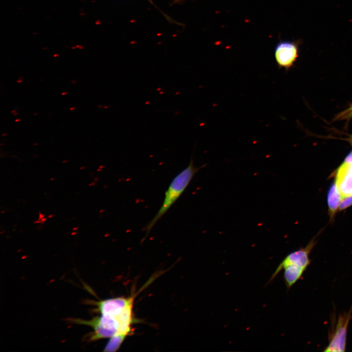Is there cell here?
Here are the masks:
<instances>
[{"instance_id":"6da1fadb","label":"cell","mask_w":352,"mask_h":352,"mask_svg":"<svg viewBox=\"0 0 352 352\" xmlns=\"http://www.w3.org/2000/svg\"><path fill=\"white\" fill-rule=\"evenodd\" d=\"M205 166L196 167L194 165V161L192 157L189 165L175 176L165 192L164 200L160 208L154 217L143 229V231L145 232L146 237L157 222L184 192L198 170Z\"/></svg>"},{"instance_id":"7a4b0ae2","label":"cell","mask_w":352,"mask_h":352,"mask_svg":"<svg viewBox=\"0 0 352 352\" xmlns=\"http://www.w3.org/2000/svg\"><path fill=\"white\" fill-rule=\"evenodd\" d=\"M134 296L117 297L95 302L96 310L101 315L115 321L120 329L130 324L134 320L133 306Z\"/></svg>"},{"instance_id":"3957f363","label":"cell","mask_w":352,"mask_h":352,"mask_svg":"<svg viewBox=\"0 0 352 352\" xmlns=\"http://www.w3.org/2000/svg\"><path fill=\"white\" fill-rule=\"evenodd\" d=\"M315 243L312 240L305 247L300 248L287 254L277 266L266 285L272 282L284 269L303 274L310 264L309 256Z\"/></svg>"},{"instance_id":"277c9868","label":"cell","mask_w":352,"mask_h":352,"mask_svg":"<svg viewBox=\"0 0 352 352\" xmlns=\"http://www.w3.org/2000/svg\"><path fill=\"white\" fill-rule=\"evenodd\" d=\"M352 318V309L340 314L329 332V344L325 352H344L346 346V337L349 323Z\"/></svg>"},{"instance_id":"5b68a950","label":"cell","mask_w":352,"mask_h":352,"mask_svg":"<svg viewBox=\"0 0 352 352\" xmlns=\"http://www.w3.org/2000/svg\"><path fill=\"white\" fill-rule=\"evenodd\" d=\"M298 41H281L275 46L274 58L279 68L288 71L296 61L299 52Z\"/></svg>"},{"instance_id":"8992f818","label":"cell","mask_w":352,"mask_h":352,"mask_svg":"<svg viewBox=\"0 0 352 352\" xmlns=\"http://www.w3.org/2000/svg\"><path fill=\"white\" fill-rule=\"evenodd\" d=\"M335 183L342 197L352 195V176L339 167Z\"/></svg>"},{"instance_id":"52a82bcc","label":"cell","mask_w":352,"mask_h":352,"mask_svg":"<svg viewBox=\"0 0 352 352\" xmlns=\"http://www.w3.org/2000/svg\"><path fill=\"white\" fill-rule=\"evenodd\" d=\"M342 198L335 182L333 183L330 187L327 198L329 212L331 218L334 216L339 208Z\"/></svg>"},{"instance_id":"ba28073f","label":"cell","mask_w":352,"mask_h":352,"mask_svg":"<svg viewBox=\"0 0 352 352\" xmlns=\"http://www.w3.org/2000/svg\"><path fill=\"white\" fill-rule=\"evenodd\" d=\"M352 118V103L350 106L344 110L335 114L332 119V122L339 121H346L348 123Z\"/></svg>"},{"instance_id":"9c48e42d","label":"cell","mask_w":352,"mask_h":352,"mask_svg":"<svg viewBox=\"0 0 352 352\" xmlns=\"http://www.w3.org/2000/svg\"><path fill=\"white\" fill-rule=\"evenodd\" d=\"M352 205V195L344 197L340 203L338 209L343 210Z\"/></svg>"},{"instance_id":"30bf717a","label":"cell","mask_w":352,"mask_h":352,"mask_svg":"<svg viewBox=\"0 0 352 352\" xmlns=\"http://www.w3.org/2000/svg\"><path fill=\"white\" fill-rule=\"evenodd\" d=\"M339 167L349 174L352 176V164H346L343 163Z\"/></svg>"},{"instance_id":"8fae6325","label":"cell","mask_w":352,"mask_h":352,"mask_svg":"<svg viewBox=\"0 0 352 352\" xmlns=\"http://www.w3.org/2000/svg\"><path fill=\"white\" fill-rule=\"evenodd\" d=\"M343 163L346 164H352V151L346 156Z\"/></svg>"},{"instance_id":"7c38bea8","label":"cell","mask_w":352,"mask_h":352,"mask_svg":"<svg viewBox=\"0 0 352 352\" xmlns=\"http://www.w3.org/2000/svg\"><path fill=\"white\" fill-rule=\"evenodd\" d=\"M347 141L352 146V134L347 138Z\"/></svg>"},{"instance_id":"4fadbf2b","label":"cell","mask_w":352,"mask_h":352,"mask_svg":"<svg viewBox=\"0 0 352 352\" xmlns=\"http://www.w3.org/2000/svg\"><path fill=\"white\" fill-rule=\"evenodd\" d=\"M39 220H41L42 219H43L44 217V215L42 214L40 212H39Z\"/></svg>"},{"instance_id":"5bb4252c","label":"cell","mask_w":352,"mask_h":352,"mask_svg":"<svg viewBox=\"0 0 352 352\" xmlns=\"http://www.w3.org/2000/svg\"><path fill=\"white\" fill-rule=\"evenodd\" d=\"M185 0H173V2L175 3H177L183 1Z\"/></svg>"},{"instance_id":"9a60e30c","label":"cell","mask_w":352,"mask_h":352,"mask_svg":"<svg viewBox=\"0 0 352 352\" xmlns=\"http://www.w3.org/2000/svg\"><path fill=\"white\" fill-rule=\"evenodd\" d=\"M46 220H47V219H46V218H43V219H42L41 220V223H44L45 221H46Z\"/></svg>"},{"instance_id":"2e32d148","label":"cell","mask_w":352,"mask_h":352,"mask_svg":"<svg viewBox=\"0 0 352 352\" xmlns=\"http://www.w3.org/2000/svg\"><path fill=\"white\" fill-rule=\"evenodd\" d=\"M33 222L34 223H41V220L38 219L34 221Z\"/></svg>"},{"instance_id":"e0dca14e","label":"cell","mask_w":352,"mask_h":352,"mask_svg":"<svg viewBox=\"0 0 352 352\" xmlns=\"http://www.w3.org/2000/svg\"><path fill=\"white\" fill-rule=\"evenodd\" d=\"M94 184H95V182H92L91 183H89L88 184V186H93V185H94Z\"/></svg>"},{"instance_id":"ac0fdd59","label":"cell","mask_w":352,"mask_h":352,"mask_svg":"<svg viewBox=\"0 0 352 352\" xmlns=\"http://www.w3.org/2000/svg\"><path fill=\"white\" fill-rule=\"evenodd\" d=\"M52 217H53V215H49L48 216V218H52Z\"/></svg>"},{"instance_id":"d6986e66","label":"cell","mask_w":352,"mask_h":352,"mask_svg":"<svg viewBox=\"0 0 352 352\" xmlns=\"http://www.w3.org/2000/svg\"><path fill=\"white\" fill-rule=\"evenodd\" d=\"M78 229V227H74V228H73V231H74V230L75 231L76 230H77V229Z\"/></svg>"},{"instance_id":"ffe728a7","label":"cell","mask_w":352,"mask_h":352,"mask_svg":"<svg viewBox=\"0 0 352 352\" xmlns=\"http://www.w3.org/2000/svg\"><path fill=\"white\" fill-rule=\"evenodd\" d=\"M85 168H86V167L84 166V167H80V169L82 170V169H84Z\"/></svg>"},{"instance_id":"44dd1931","label":"cell","mask_w":352,"mask_h":352,"mask_svg":"<svg viewBox=\"0 0 352 352\" xmlns=\"http://www.w3.org/2000/svg\"><path fill=\"white\" fill-rule=\"evenodd\" d=\"M66 93H66V92H65V93H62V95H65V94H66Z\"/></svg>"},{"instance_id":"7402d4cb","label":"cell","mask_w":352,"mask_h":352,"mask_svg":"<svg viewBox=\"0 0 352 352\" xmlns=\"http://www.w3.org/2000/svg\"><path fill=\"white\" fill-rule=\"evenodd\" d=\"M52 179H55V178H50V180H53Z\"/></svg>"},{"instance_id":"603a6c76","label":"cell","mask_w":352,"mask_h":352,"mask_svg":"<svg viewBox=\"0 0 352 352\" xmlns=\"http://www.w3.org/2000/svg\"><path fill=\"white\" fill-rule=\"evenodd\" d=\"M76 233V232H72V234H75Z\"/></svg>"},{"instance_id":"cb8c5ba5","label":"cell","mask_w":352,"mask_h":352,"mask_svg":"<svg viewBox=\"0 0 352 352\" xmlns=\"http://www.w3.org/2000/svg\"><path fill=\"white\" fill-rule=\"evenodd\" d=\"M75 109V108H71V109H70V110H71V109Z\"/></svg>"}]
</instances>
